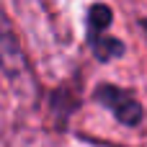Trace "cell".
Wrapping results in <instances>:
<instances>
[{
	"label": "cell",
	"mask_w": 147,
	"mask_h": 147,
	"mask_svg": "<svg viewBox=\"0 0 147 147\" xmlns=\"http://www.w3.org/2000/svg\"><path fill=\"white\" fill-rule=\"evenodd\" d=\"M0 67L8 75L10 85L16 88V93H21L26 98H31L36 93V80L28 67V59L8 28H0Z\"/></svg>",
	"instance_id": "1"
},
{
	"label": "cell",
	"mask_w": 147,
	"mask_h": 147,
	"mask_svg": "<svg viewBox=\"0 0 147 147\" xmlns=\"http://www.w3.org/2000/svg\"><path fill=\"white\" fill-rule=\"evenodd\" d=\"M93 98L109 109L114 114V119L124 127H137L145 116L142 111V103L127 90V88H119V85H111V83H101L96 90H93Z\"/></svg>",
	"instance_id": "2"
},
{
	"label": "cell",
	"mask_w": 147,
	"mask_h": 147,
	"mask_svg": "<svg viewBox=\"0 0 147 147\" xmlns=\"http://www.w3.org/2000/svg\"><path fill=\"white\" fill-rule=\"evenodd\" d=\"M111 18H114V10H111L109 5H101V3L90 5V8H88V18H85L88 41L96 39V36H101V34H106L109 26H111Z\"/></svg>",
	"instance_id": "3"
},
{
	"label": "cell",
	"mask_w": 147,
	"mask_h": 147,
	"mask_svg": "<svg viewBox=\"0 0 147 147\" xmlns=\"http://www.w3.org/2000/svg\"><path fill=\"white\" fill-rule=\"evenodd\" d=\"M88 44H90L96 59H101V62H111V59H119V57L124 54V41L114 39V36H109V34L96 36V39H90Z\"/></svg>",
	"instance_id": "4"
},
{
	"label": "cell",
	"mask_w": 147,
	"mask_h": 147,
	"mask_svg": "<svg viewBox=\"0 0 147 147\" xmlns=\"http://www.w3.org/2000/svg\"><path fill=\"white\" fill-rule=\"evenodd\" d=\"M142 28H145V34H147V18H145V21H142Z\"/></svg>",
	"instance_id": "5"
}]
</instances>
